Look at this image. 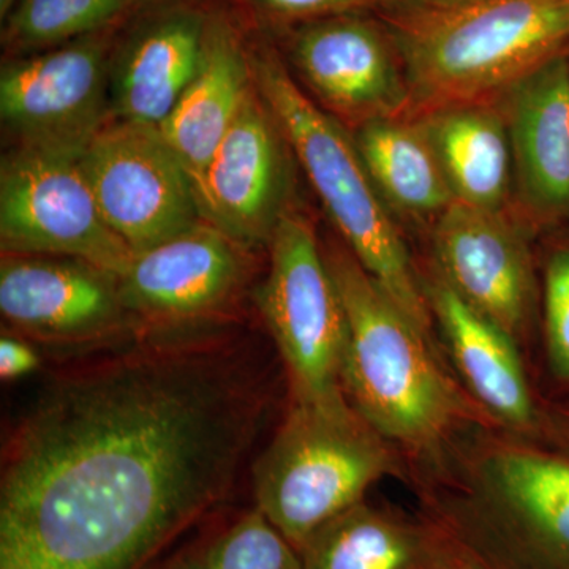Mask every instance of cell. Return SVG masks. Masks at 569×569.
<instances>
[{"mask_svg": "<svg viewBox=\"0 0 569 569\" xmlns=\"http://www.w3.org/2000/svg\"><path fill=\"white\" fill-rule=\"evenodd\" d=\"M268 410L252 358L144 337L52 378L11 430L0 569H142L233 488Z\"/></svg>", "mask_w": 569, "mask_h": 569, "instance_id": "1", "label": "cell"}, {"mask_svg": "<svg viewBox=\"0 0 569 569\" xmlns=\"http://www.w3.org/2000/svg\"><path fill=\"white\" fill-rule=\"evenodd\" d=\"M422 471V518L485 569H569V452L475 426Z\"/></svg>", "mask_w": 569, "mask_h": 569, "instance_id": "2", "label": "cell"}, {"mask_svg": "<svg viewBox=\"0 0 569 569\" xmlns=\"http://www.w3.org/2000/svg\"><path fill=\"white\" fill-rule=\"evenodd\" d=\"M325 258L347 313L343 391L370 426L417 463L471 427L497 426L348 247L331 244Z\"/></svg>", "mask_w": 569, "mask_h": 569, "instance_id": "3", "label": "cell"}, {"mask_svg": "<svg viewBox=\"0 0 569 569\" xmlns=\"http://www.w3.org/2000/svg\"><path fill=\"white\" fill-rule=\"evenodd\" d=\"M387 31L413 112L496 100L569 44V0H482L451 9L396 6Z\"/></svg>", "mask_w": 569, "mask_h": 569, "instance_id": "4", "label": "cell"}, {"mask_svg": "<svg viewBox=\"0 0 569 569\" xmlns=\"http://www.w3.org/2000/svg\"><path fill=\"white\" fill-rule=\"evenodd\" d=\"M258 92L351 253L396 305L432 336V312L391 208L367 173L353 134L299 88L271 47L249 44Z\"/></svg>", "mask_w": 569, "mask_h": 569, "instance_id": "5", "label": "cell"}, {"mask_svg": "<svg viewBox=\"0 0 569 569\" xmlns=\"http://www.w3.org/2000/svg\"><path fill=\"white\" fill-rule=\"evenodd\" d=\"M402 452L351 406L293 402L253 468L257 509L296 549L380 479L402 475Z\"/></svg>", "mask_w": 569, "mask_h": 569, "instance_id": "6", "label": "cell"}, {"mask_svg": "<svg viewBox=\"0 0 569 569\" xmlns=\"http://www.w3.org/2000/svg\"><path fill=\"white\" fill-rule=\"evenodd\" d=\"M269 250L257 305L287 366L293 402L340 406L348 400L342 385L347 313L313 224L291 209L277 224Z\"/></svg>", "mask_w": 569, "mask_h": 569, "instance_id": "7", "label": "cell"}, {"mask_svg": "<svg viewBox=\"0 0 569 569\" xmlns=\"http://www.w3.org/2000/svg\"><path fill=\"white\" fill-rule=\"evenodd\" d=\"M82 152L13 146L0 163L2 253L84 261L121 277L130 247L104 220Z\"/></svg>", "mask_w": 569, "mask_h": 569, "instance_id": "8", "label": "cell"}, {"mask_svg": "<svg viewBox=\"0 0 569 569\" xmlns=\"http://www.w3.org/2000/svg\"><path fill=\"white\" fill-rule=\"evenodd\" d=\"M121 26L3 62L0 119L14 146L84 151L112 119L111 61Z\"/></svg>", "mask_w": 569, "mask_h": 569, "instance_id": "9", "label": "cell"}, {"mask_svg": "<svg viewBox=\"0 0 569 569\" xmlns=\"http://www.w3.org/2000/svg\"><path fill=\"white\" fill-rule=\"evenodd\" d=\"M81 160L104 220L133 254L204 220L192 178L160 127L111 119Z\"/></svg>", "mask_w": 569, "mask_h": 569, "instance_id": "10", "label": "cell"}, {"mask_svg": "<svg viewBox=\"0 0 569 569\" xmlns=\"http://www.w3.org/2000/svg\"><path fill=\"white\" fill-rule=\"evenodd\" d=\"M295 152L257 86L213 153L200 200L204 220L249 249L269 246L291 209Z\"/></svg>", "mask_w": 569, "mask_h": 569, "instance_id": "11", "label": "cell"}, {"mask_svg": "<svg viewBox=\"0 0 569 569\" xmlns=\"http://www.w3.org/2000/svg\"><path fill=\"white\" fill-rule=\"evenodd\" d=\"M291 62L317 103L343 126L413 112L410 86L387 29L356 14L306 21Z\"/></svg>", "mask_w": 569, "mask_h": 569, "instance_id": "12", "label": "cell"}, {"mask_svg": "<svg viewBox=\"0 0 569 569\" xmlns=\"http://www.w3.org/2000/svg\"><path fill=\"white\" fill-rule=\"evenodd\" d=\"M249 247L208 220L134 253L119 277L134 323L192 325L222 313L249 282Z\"/></svg>", "mask_w": 569, "mask_h": 569, "instance_id": "13", "label": "cell"}, {"mask_svg": "<svg viewBox=\"0 0 569 569\" xmlns=\"http://www.w3.org/2000/svg\"><path fill=\"white\" fill-rule=\"evenodd\" d=\"M436 271L516 342L533 317V261L526 230L505 211L452 203L432 231Z\"/></svg>", "mask_w": 569, "mask_h": 569, "instance_id": "14", "label": "cell"}, {"mask_svg": "<svg viewBox=\"0 0 569 569\" xmlns=\"http://www.w3.org/2000/svg\"><path fill=\"white\" fill-rule=\"evenodd\" d=\"M0 312L22 335L56 346L102 342L134 323L118 276L47 254L2 253Z\"/></svg>", "mask_w": 569, "mask_h": 569, "instance_id": "15", "label": "cell"}, {"mask_svg": "<svg viewBox=\"0 0 569 569\" xmlns=\"http://www.w3.org/2000/svg\"><path fill=\"white\" fill-rule=\"evenodd\" d=\"M212 13L186 0L141 13L119 31L111 61V116L160 127L203 62Z\"/></svg>", "mask_w": 569, "mask_h": 569, "instance_id": "16", "label": "cell"}, {"mask_svg": "<svg viewBox=\"0 0 569 569\" xmlns=\"http://www.w3.org/2000/svg\"><path fill=\"white\" fill-rule=\"evenodd\" d=\"M507 121L512 182L538 220L569 217V59L552 56L497 97Z\"/></svg>", "mask_w": 569, "mask_h": 569, "instance_id": "17", "label": "cell"}, {"mask_svg": "<svg viewBox=\"0 0 569 569\" xmlns=\"http://www.w3.org/2000/svg\"><path fill=\"white\" fill-rule=\"evenodd\" d=\"M425 291L468 395L501 429L542 441L546 410L535 400L518 342L468 306L437 271Z\"/></svg>", "mask_w": 569, "mask_h": 569, "instance_id": "18", "label": "cell"}, {"mask_svg": "<svg viewBox=\"0 0 569 569\" xmlns=\"http://www.w3.org/2000/svg\"><path fill=\"white\" fill-rule=\"evenodd\" d=\"M253 88L249 44L238 26L212 13L203 62L160 126L200 194L206 170ZM200 201V200H198Z\"/></svg>", "mask_w": 569, "mask_h": 569, "instance_id": "19", "label": "cell"}, {"mask_svg": "<svg viewBox=\"0 0 569 569\" xmlns=\"http://www.w3.org/2000/svg\"><path fill=\"white\" fill-rule=\"evenodd\" d=\"M458 203L505 211L512 186L507 121L497 100L445 104L413 114Z\"/></svg>", "mask_w": 569, "mask_h": 569, "instance_id": "20", "label": "cell"}, {"mask_svg": "<svg viewBox=\"0 0 569 569\" xmlns=\"http://www.w3.org/2000/svg\"><path fill=\"white\" fill-rule=\"evenodd\" d=\"M452 549L426 518L359 501L310 535L305 569H429Z\"/></svg>", "mask_w": 569, "mask_h": 569, "instance_id": "21", "label": "cell"}, {"mask_svg": "<svg viewBox=\"0 0 569 569\" xmlns=\"http://www.w3.org/2000/svg\"><path fill=\"white\" fill-rule=\"evenodd\" d=\"M351 134L389 208L438 217L456 203L437 153L415 116L377 119L356 127Z\"/></svg>", "mask_w": 569, "mask_h": 569, "instance_id": "22", "label": "cell"}, {"mask_svg": "<svg viewBox=\"0 0 569 569\" xmlns=\"http://www.w3.org/2000/svg\"><path fill=\"white\" fill-rule=\"evenodd\" d=\"M142 0H20L3 22L9 58L33 54L121 26Z\"/></svg>", "mask_w": 569, "mask_h": 569, "instance_id": "23", "label": "cell"}, {"mask_svg": "<svg viewBox=\"0 0 569 569\" xmlns=\"http://www.w3.org/2000/svg\"><path fill=\"white\" fill-rule=\"evenodd\" d=\"M208 569H305L299 550L253 509L206 557Z\"/></svg>", "mask_w": 569, "mask_h": 569, "instance_id": "24", "label": "cell"}, {"mask_svg": "<svg viewBox=\"0 0 569 569\" xmlns=\"http://www.w3.org/2000/svg\"><path fill=\"white\" fill-rule=\"evenodd\" d=\"M545 332L550 369L569 383V247L553 250L546 263Z\"/></svg>", "mask_w": 569, "mask_h": 569, "instance_id": "25", "label": "cell"}, {"mask_svg": "<svg viewBox=\"0 0 569 569\" xmlns=\"http://www.w3.org/2000/svg\"><path fill=\"white\" fill-rule=\"evenodd\" d=\"M246 9L271 20L316 21L356 14L366 9L395 7L402 0H234Z\"/></svg>", "mask_w": 569, "mask_h": 569, "instance_id": "26", "label": "cell"}, {"mask_svg": "<svg viewBox=\"0 0 569 569\" xmlns=\"http://www.w3.org/2000/svg\"><path fill=\"white\" fill-rule=\"evenodd\" d=\"M40 356L20 337L2 336L0 339V377L2 380H17L36 372Z\"/></svg>", "mask_w": 569, "mask_h": 569, "instance_id": "27", "label": "cell"}, {"mask_svg": "<svg viewBox=\"0 0 569 569\" xmlns=\"http://www.w3.org/2000/svg\"><path fill=\"white\" fill-rule=\"evenodd\" d=\"M545 443L569 452V406L546 410Z\"/></svg>", "mask_w": 569, "mask_h": 569, "instance_id": "28", "label": "cell"}, {"mask_svg": "<svg viewBox=\"0 0 569 569\" xmlns=\"http://www.w3.org/2000/svg\"><path fill=\"white\" fill-rule=\"evenodd\" d=\"M452 546V545H451ZM429 569H485L479 567L478 563H475L473 560L468 559V557L460 553L459 550L452 548L449 550L447 556L443 557L440 561H437L432 568Z\"/></svg>", "mask_w": 569, "mask_h": 569, "instance_id": "29", "label": "cell"}, {"mask_svg": "<svg viewBox=\"0 0 569 569\" xmlns=\"http://www.w3.org/2000/svg\"><path fill=\"white\" fill-rule=\"evenodd\" d=\"M482 0H402L397 6L427 7V9H451V7L470 6ZM396 7V6H395Z\"/></svg>", "mask_w": 569, "mask_h": 569, "instance_id": "30", "label": "cell"}, {"mask_svg": "<svg viewBox=\"0 0 569 569\" xmlns=\"http://www.w3.org/2000/svg\"><path fill=\"white\" fill-rule=\"evenodd\" d=\"M18 2L20 0H0V20H2V24L9 20L10 14L17 9Z\"/></svg>", "mask_w": 569, "mask_h": 569, "instance_id": "31", "label": "cell"}, {"mask_svg": "<svg viewBox=\"0 0 569 569\" xmlns=\"http://www.w3.org/2000/svg\"><path fill=\"white\" fill-rule=\"evenodd\" d=\"M171 569H208L206 568V560H183L181 563L176 565Z\"/></svg>", "mask_w": 569, "mask_h": 569, "instance_id": "32", "label": "cell"}, {"mask_svg": "<svg viewBox=\"0 0 569 569\" xmlns=\"http://www.w3.org/2000/svg\"><path fill=\"white\" fill-rule=\"evenodd\" d=\"M567 54H568V59H569V44H568V48H567Z\"/></svg>", "mask_w": 569, "mask_h": 569, "instance_id": "33", "label": "cell"}]
</instances>
